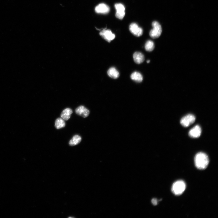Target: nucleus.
I'll return each mask as SVG.
<instances>
[{"label":"nucleus","mask_w":218,"mask_h":218,"mask_svg":"<svg viewBox=\"0 0 218 218\" xmlns=\"http://www.w3.org/2000/svg\"><path fill=\"white\" fill-rule=\"evenodd\" d=\"M195 164L198 169L203 170L208 167L209 163L208 156L203 153H199L195 157Z\"/></svg>","instance_id":"nucleus-1"},{"label":"nucleus","mask_w":218,"mask_h":218,"mask_svg":"<svg viewBox=\"0 0 218 218\" xmlns=\"http://www.w3.org/2000/svg\"><path fill=\"white\" fill-rule=\"evenodd\" d=\"M186 187V184L184 181L180 180L175 182L173 185L172 191L174 195H180L185 191Z\"/></svg>","instance_id":"nucleus-2"},{"label":"nucleus","mask_w":218,"mask_h":218,"mask_svg":"<svg viewBox=\"0 0 218 218\" xmlns=\"http://www.w3.org/2000/svg\"><path fill=\"white\" fill-rule=\"evenodd\" d=\"M153 29H151L149 33L151 37L153 39L159 37L162 31V28L160 24L156 21H154L152 24Z\"/></svg>","instance_id":"nucleus-3"},{"label":"nucleus","mask_w":218,"mask_h":218,"mask_svg":"<svg viewBox=\"0 0 218 218\" xmlns=\"http://www.w3.org/2000/svg\"><path fill=\"white\" fill-rule=\"evenodd\" d=\"M195 120V116L192 114H189L181 119L180 123L183 126L186 127L192 124Z\"/></svg>","instance_id":"nucleus-4"},{"label":"nucleus","mask_w":218,"mask_h":218,"mask_svg":"<svg viewBox=\"0 0 218 218\" xmlns=\"http://www.w3.org/2000/svg\"><path fill=\"white\" fill-rule=\"evenodd\" d=\"M102 37L109 42L113 40L115 38V35L113 33L111 30L104 29L99 33Z\"/></svg>","instance_id":"nucleus-5"},{"label":"nucleus","mask_w":218,"mask_h":218,"mask_svg":"<svg viewBox=\"0 0 218 218\" xmlns=\"http://www.w3.org/2000/svg\"><path fill=\"white\" fill-rule=\"evenodd\" d=\"M129 29L130 32L137 37L141 36L143 33L142 29L139 27L137 24L135 23H133L130 24Z\"/></svg>","instance_id":"nucleus-6"},{"label":"nucleus","mask_w":218,"mask_h":218,"mask_svg":"<svg viewBox=\"0 0 218 218\" xmlns=\"http://www.w3.org/2000/svg\"><path fill=\"white\" fill-rule=\"evenodd\" d=\"M114 7L116 10V17L120 20L123 19L125 14L124 6L121 3H117L115 4Z\"/></svg>","instance_id":"nucleus-7"},{"label":"nucleus","mask_w":218,"mask_h":218,"mask_svg":"<svg viewBox=\"0 0 218 218\" xmlns=\"http://www.w3.org/2000/svg\"><path fill=\"white\" fill-rule=\"evenodd\" d=\"M110 10L108 6L104 3L100 4L97 5L95 9L96 13L104 14L108 13Z\"/></svg>","instance_id":"nucleus-8"},{"label":"nucleus","mask_w":218,"mask_h":218,"mask_svg":"<svg viewBox=\"0 0 218 218\" xmlns=\"http://www.w3.org/2000/svg\"><path fill=\"white\" fill-rule=\"evenodd\" d=\"M202 129L199 125H196L191 129L189 131V135L192 138H198L201 136Z\"/></svg>","instance_id":"nucleus-9"},{"label":"nucleus","mask_w":218,"mask_h":218,"mask_svg":"<svg viewBox=\"0 0 218 218\" xmlns=\"http://www.w3.org/2000/svg\"><path fill=\"white\" fill-rule=\"evenodd\" d=\"M75 112L77 114L84 118L87 117L90 113V112L88 109L82 106L77 108L76 109Z\"/></svg>","instance_id":"nucleus-10"},{"label":"nucleus","mask_w":218,"mask_h":218,"mask_svg":"<svg viewBox=\"0 0 218 218\" xmlns=\"http://www.w3.org/2000/svg\"><path fill=\"white\" fill-rule=\"evenodd\" d=\"M133 58L135 62L138 64L142 63L144 61V60L143 54L139 52H135L133 54Z\"/></svg>","instance_id":"nucleus-11"},{"label":"nucleus","mask_w":218,"mask_h":218,"mask_svg":"<svg viewBox=\"0 0 218 218\" xmlns=\"http://www.w3.org/2000/svg\"><path fill=\"white\" fill-rule=\"evenodd\" d=\"M73 112L72 110L70 108H68L65 109L61 114V117L64 120H68L70 118L71 115Z\"/></svg>","instance_id":"nucleus-12"},{"label":"nucleus","mask_w":218,"mask_h":218,"mask_svg":"<svg viewBox=\"0 0 218 218\" xmlns=\"http://www.w3.org/2000/svg\"><path fill=\"white\" fill-rule=\"evenodd\" d=\"M108 76L111 78L114 79H116L119 78V72L114 67L110 68L107 72Z\"/></svg>","instance_id":"nucleus-13"},{"label":"nucleus","mask_w":218,"mask_h":218,"mask_svg":"<svg viewBox=\"0 0 218 218\" xmlns=\"http://www.w3.org/2000/svg\"><path fill=\"white\" fill-rule=\"evenodd\" d=\"M131 78L132 80L137 82H141L143 79L142 75L137 72H133L131 76Z\"/></svg>","instance_id":"nucleus-14"},{"label":"nucleus","mask_w":218,"mask_h":218,"mask_svg":"<svg viewBox=\"0 0 218 218\" xmlns=\"http://www.w3.org/2000/svg\"><path fill=\"white\" fill-rule=\"evenodd\" d=\"M82 140L81 137L78 135H76L74 136L70 141L69 144L71 146H75L79 144Z\"/></svg>","instance_id":"nucleus-15"},{"label":"nucleus","mask_w":218,"mask_h":218,"mask_svg":"<svg viewBox=\"0 0 218 218\" xmlns=\"http://www.w3.org/2000/svg\"><path fill=\"white\" fill-rule=\"evenodd\" d=\"M65 126L64 120L62 118H57L55 122V127L57 129L64 128Z\"/></svg>","instance_id":"nucleus-16"},{"label":"nucleus","mask_w":218,"mask_h":218,"mask_svg":"<svg viewBox=\"0 0 218 218\" xmlns=\"http://www.w3.org/2000/svg\"><path fill=\"white\" fill-rule=\"evenodd\" d=\"M145 50L148 52L153 51L155 48V44L154 42L151 40H148L145 45Z\"/></svg>","instance_id":"nucleus-17"},{"label":"nucleus","mask_w":218,"mask_h":218,"mask_svg":"<svg viewBox=\"0 0 218 218\" xmlns=\"http://www.w3.org/2000/svg\"><path fill=\"white\" fill-rule=\"evenodd\" d=\"M151 202L155 206L157 205V204H158V201H157V200L156 198L152 199L151 200Z\"/></svg>","instance_id":"nucleus-18"},{"label":"nucleus","mask_w":218,"mask_h":218,"mask_svg":"<svg viewBox=\"0 0 218 218\" xmlns=\"http://www.w3.org/2000/svg\"><path fill=\"white\" fill-rule=\"evenodd\" d=\"M147 63H149L150 62V60H147Z\"/></svg>","instance_id":"nucleus-19"}]
</instances>
